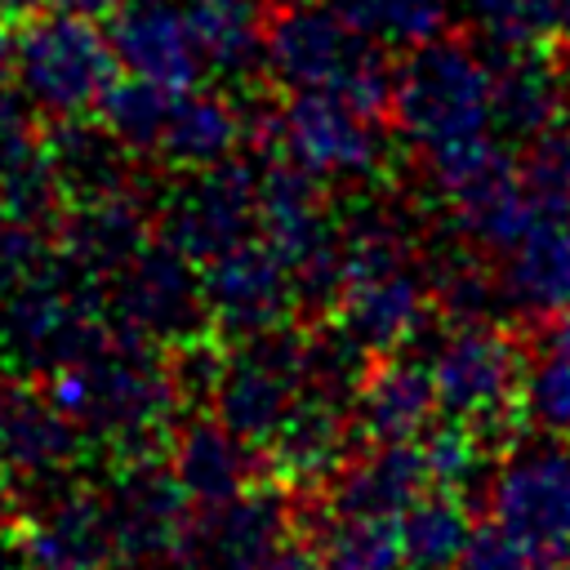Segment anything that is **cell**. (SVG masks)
<instances>
[{
    "label": "cell",
    "instance_id": "obj_12",
    "mask_svg": "<svg viewBox=\"0 0 570 570\" xmlns=\"http://www.w3.org/2000/svg\"><path fill=\"white\" fill-rule=\"evenodd\" d=\"M490 521L534 557L570 543V445L557 436L517 445L490 476Z\"/></svg>",
    "mask_w": 570,
    "mask_h": 570
},
{
    "label": "cell",
    "instance_id": "obj_7",
    "mask_svg": "<svg viewBox=\"0 0 570 570\" xmlns=\"http://www.w3.org/2000/svg\"><path fill=\"white\" fill-rule=\"evenodd\" d=\"M258 240H267L294 276L298 303L325 307L343 285L338 227L325 214L321 183L298 165H258Z\"/></svg>",
    "mask_w": 570,
    "mask_h": 570
},
{
    "label": "cell",
    "instance_id": "obj_25",
    "mask_svg": "<svg viewBox=\"0 0 570 570\" xmlns=\"http://www.w3.org/2000/svg\"><path fill=\"white\" fill-rule=\"evenodd\" d=\"M254 445H245L236 432H227L218 419H191L174 436L169 472L187 490L196 508L227 503L245 485H254Z\"/></svg>",
    "mask_w": 570,
    "mask_h": 570
},
{
    "label": "cell",
    "instance_id": "obj_11",
    "mask_svg": "<svg viewBox=\"0 0 570 570\" xmlns=\"http://www.w3.org/2000/svg\"><path fill=\"white\" fill-rule=\"evenodd\" d=\"M102 508H107V530L120 561L165 566L187 552L196 503L187 499L178 476L165 463H156V454L125 459Z\"/></svg>",
    "mask_w": 570,
    "mask_h": 570
},
{
    "label": "cell",
    "instance_id": "obj_22",
    "mask_svg": "<svg viewBox=\"0 0 570 570\" xmlns=\"http://www.w3.org/2000/svg\"><path fill=\"white\" fill-rule=\"evenodd\" d=\"M22 557L31 570H107L116 548L102 499L85 490L53 499L22 534Z\"/></svg>",
    "mask_w": 570,
    "mask_h": 570
},
{
    "label": "cell",
    "instance_id": "obj_13",
    "mask_svg": "<svg viewBox=\"0 0 570 570\" xmlns=\"http://www.w3.org/2000/svg\"><path fill=\"white\" fill-rule=\"evenodd\" d=\"M107 312L120 330L151 343H187L205 325L200 267L169 240H147L107 289Z\"/></svg>",
    "mask_w": 570,
    "mask_h": 570
},
{
    "label": "cell",
    "instance_id": "obj_36",
    "mask_svg": "<svg viewBox=\"0 0 570 570\" xmlns=\"http://www.w3.org/2000/svg\"><path fill=\"white\" fill-rule=\"evenodd\" d=\"M476 36L499 53H525L557 36L561 0H454Z\"/></svg>",
    "mask_w": 570,
    "mask_h": 570
},
{
    "label": "cell",
    "instance_id": "obj_29",
    "mask_svg": "<svg viewBox=\"0 0 570 570\" xmlns=\"http://www.w3.org/2000/svg\"><path fill=\"white\" fill-rule=\"evenodd\" d=\"M183 13L205 71L236 80L263 58V18L254 0H183Z\"/></svg>",
    "mask_w": 570,
    "mask_h": 570
},
{
    "label": "cell",
    "instance_id": "obj_41",
    "mask_svg": "<svg viewBox=\"0 0 570 570\" xmlns=\"http://www.w3.org/2000/svg\"><path fill=\"white\" fill-rule=\"evenodd\" d=\"M419 454H423V468H428V485L463 490L481 472V432L463 419H450V423L423 432Z\"/></svg>",
    "mask_w": 570,
    "mask_h": 570
},
{
    "label": "cell",
    "instance_id": "obj_42",
    "mask_svg": "<svg viewBox=\"0 0 570 570\" xmlns=\"http://www.w3.org/2000/svg\"><path fill=\"white\" fill-rule=\"evenodd\" d=\"M432 303H441L454 321H481L499 298H494V272L472 258V254H450L445 263H436V272L428 276Z\"/></svg>",
    "mask_w": 570,
    "mask_h": 570
},
{
    "label": "cell",
    "instance_id": "obj_40",
    "mask_svg": "<svg viewBox=\"0 0 570 570\" xmlns=\"http://www.w3.org/2000/svg\"><path fill=\"white\" fill-rule=\"evenodd\" d=\"M517 174L539 218H570V120H552L548 129H539Z\"/></svg>",
    "mask_w": 570,
    "mask_h": 570
},
{
    "label": "cell",
    "instance_id": "obj_15",
    "mask_svg": "<svg viewBox=\"0 0 570 570\" xmlns=\"http://www.w3.org/2000/svg\"><path fill=\"white\" fill-rule=\"evenodd\" d=\"M289 534V508L276 490L245 485L227 503L196 508L183 561L200 570H267Z\"/></svg>",
    "mask_w": 570,
    "mask_h": 570
},
{
    "label": "cell",
    "instance_id": "obj_26",
    "mask_svg": "<svg viewBox=\"0 0 570 570\" xmlns=\"http://www.w3.org/2000/svg\"><path fill=\"white\" fill-rule=\"evenodd\" d=\"M428 485L419 441H383L361 459H343L330 476V512H387L396 517Z\"/></svg>",
    "mask_w": 570,
    "mask_h": 570
},
{
    "label": "cell",
    "instance_id": "obj_4",
    "mask_svg": "<svg viewBox=\"0 0 570 570\" xmlns=\"http://www.w3.org/2000/svg\"><path fill=\"white\" fill-rule=\"evenodd\" d=\"M9 67L18 76V94L53 120L98 111L102 94L116 85L120 71L111 40L94 22V13L62 4L22 22V31L13 36Z\"/></svg>",
    "mask_w": 570,
    "mask_h": 570
},
{
    "label": "cell",
    "instance_id": "obj_3",
    "mask_svg": "<svg viewBox=\"0 0 570 570\" xmlns=\"http://www.w3.org/2000/svg\"><path fill=\"white\" fill-rule=\"evenodd\" d=\"M490 85L494 67L468 40L436 36L405 49V62L392 71L387 111L410 142L432 151L490 129Z\"/></svg>",
    "mask_w": 570,
    "mask_h": 570
},
{
    "label": "cell",
    "instance_id": "obj_38",
    "mask_svg": "<svg viewBox=\"0 0 570 570\" xmlns=\"http://www.w3.org/2000/svg\"><path fill=\"white\" fill-rule=\"evenodd\" d=\"M410 263V227L392 209H361L338 227V267L343 281L383 276Z\"/></svg>",
    "mask_w": 570,
    "mask_h": 570
},
{
    "label": "cell",
    "instance_id": "obj_37",
    "mask_svg": "<svg viewBox=\"0 0 570 570\" xmlns=\"http://www.w3.org/2000/svg\"><path fill=\"white\" fill-rule=\"evenodd\" d=\"M512 169H517V160L508 156V147L490 129L454 138V142L428 151V178H432V187H436V196L445 205L481 191L485 183H494V178H503Z\"/></svg>",
    "mask_w": 570,
    "mask_h": 570
},
{
    "label": "cell",
    "instance_id": "obj_51",
    "mask_svg": "<svg viewBox=\"0 0 570 570\" xmlns=\"http://www.w3.org/2000/svg\"><path fill=\"white\" fill-rule=\"evenodd\" d=\"M0 4H4V9H36L40 0H0Z\"/></svg>",
    "mask_w": 570,
    "mask_h": 570
},
{
    "label": "cell",
    "instance_id": "obj_21",
    "mask_svg": "<svg viewBox=\"0 0 570 570\" xmlns=\"http://www.w3.org/2000/svg\"><path fill=\"white\" fill-rule=\"evenodd\" d=\"M347 428H352V414L338 405V392L307 387L298 405L285 414V423L276 428V436L267 441V454L285 481H298V485L325 481L347 459Z\"/></svg>",
    "mask_w": 570,
    "mask_h": 570
},
{
    "label": "cell",
    "instance_id": "obj_44",
    "mask_svg": "<svg viewBox=\"0 0 570 570\" xmlns=\"http://www.w3.org/2000/svg\"><path fill=\"white\" fill-rule=\"evenodd\" d=\"M454 570H534V552L499 521H472Z\"/></svg>",
    "mask_w": 570,
    "mask_h": 570
},
{
    "label": "cell",
    "instance_id": "obj_34",
    "mask_svg": "<svg viewBox=\"0 0 570 570\" xmlns=\"http://www.w3.org/2000/svg\"><path fill=\"white\" fill-rule=\"evenodd\" d=\"M174 94L178 89H165V85L142 80V76L116 80L98 102L102 129L120 142L125 156H156V142H160V129H165Z\"/></svg>",
    "mask_w": 570,
    "mask_h": 570
},
{
    "label": "cell",
    "instance_id": "obj_52",
    "mask_svg": "<svg viewBox=\"0 0 570 570\" xmlns=\"http://www.w3.org/2000/svg\"><path fill=\"white\" fill-rule=\"evenodd\" d=\"M561 557H566V570H570V543H566V548H561Z\"/></svg>",
    "mask_w": 570,
    "mask_h": 570
},
{
    "label": "cell",
    "instance_id": "obj_43",
    "mask_svg": "<svg viewBox=\"0 0 570 570\" xmlns=\"http://www.w3.org/2000/svg\"><path fill=\"white\" fill-rule=\"evenodd\" d=\"M49 263H53V249L45 240V227L0 218V294L18 289L22 281L45 272Z\"/></svg>",
    "mask_w": 570,
    "mask_h": 570
},
{
    "label": "cell",
    "instance_id": "obj_2",
    "mask_svg": "<svg viewBox=\"0 0 570 570\" xmlns=\"http://www.w3.org/2000/svg\"><path fill=\"white\" fill-rule=\"evenodd\" d=\"M263 62L285 89H325L365 116L387 111V53L334 0H281L263 22Z\"/></svg>",
    "mask_w": 570,
    "mask_h": 570
},
{
    "label": "cell",
    "instance_id": "obj_31",
    "mask_svg": "<svg viewBox=\"0 0 570 570\" xmlns=\"http://www.w3.org/2000/svg\"><path fill=\"white\" fill-rule=\"evenodd\" d=\"M543 343L521 374V419L548 436L570 432V307L543 321Z\"/></svg>",
    "mask_w": 570,
    "mask_h": 570
},
{
    "label": "cell",
    "instance_id": "obj_6",
    "mask_svg": "<svg viewBox=\"0 0 570 570\" xmlns=\"http://www.w3.org/2000/svg\"><path fill=\"white\" fill-rule=\"evenodd\" d=\"M312 387V343L303 334L267 330L254 338H240V347L214 370V419L236 432L245 445L267 450L285 414L298 405V396Z\"/></svg>",
    "mask_w": 570,
    "mask_h": 570
},
{
    "label": "cell",
    "instance_id": "obj_33",
    "mask_svg": "<svg viewBox=\"0 0 570 570\" xmlns=\"http://www.w3.org/2000/svg\"><path fill=\"white\" fill-rule=\"evenodd\" d=\"M316 552L325 570H405L401 530L387 512H330Z\"/></svg>",
    "mask_w": 570,
    "mask_h": 570
},
{
    "label": "cell",
    "instance_id": "obj_50",
    "mask_svg": "<svg viewBox=\"0 0 570 570\" xmlns=\"http://www.w3.org/2000/svg\"><path fill=\"white\" fill-rule=\"evenodd\" d=\"M557 36L570 45V0H561V22H557Z\"/></svg>",
    "mask_w": 570,
    "mask_h": 570
},
{
    "label": "cell",
    "instance_id": "obj_30",
    "mask_svg": "<svg viewBox=\"0 0 570 570\" xmlns=\"http://www.w3.org/2000/svg\"><path fill=\"white\" fill-rule=\"evenodd\" d=\"M40 151L49 156L62 191H76V196H89V191H102V187H116L125 183L120 178V142L102 129V125H89L85 116H62L53 120V129L45 134Z\"/></svg>",
    "mask_w": 570,
    "mask_h": 570
},
{
    "label": "cell",
    "instance_id": "obj_19",
    "mask_svg": "<svg viewBox=\"0 0 570 570\" xmlns=\"http://www.w3.org/2000/svg\"><path fill=\"white\" fill-rule=\"evenodd\" d=\"M494 298L521 321H552L570 307V218H534L503 249Z\"/></svg>",
    "mask_w": 570,
    "mask_h": 570
},
{
    "label": "cell",
    "instance_id": "obj_49",
    "mask_svg": "<svg viewBox=\"0 0 570 570\" xmlns=\"http://www.w3.org/2000/svg\"><path fill=\"white\" fill-rule=\"evenodd\" d=\"M9 53H13V36H9L4 27H0V71L9 67Z\"/></svg>",
    "mask_w": 570,
    "mask_h": 570
},
{
    "label": "cell",
    "instance_id": "obj_5",
    "mask_svg": "<svg viewBox=\"0 0 570 570\" xmlns=\"http://www.w3.org/2000/svg\"><path fill=\"white\" fill-rule=\"evenodd\" d=\"M89 276H80L62 254L22 281L18 289L0 294V352L22 370H58L62 361H76L94 352L107 334V298H98Z\"/></svg>",
    "mask_w": 570,
    "mask_h": 570
},
{
    "label": "cell",
    "instance_id": "obj_1",
    "mask_svg": "<svg viewBox=\"0 0 570 570\" xmlns=\"http://www.w3.org/2000/svg\"><path fill=\"white\" fill-rule=\"evenodd\" d=\"M49 401L71 419L76 432H94L125 459L156 454L178 410V379L160 361L151 338H138L111 321V334L49 370Z\"/></svg>",
    "mask_w": 570,
    "mask_h": 570
},
{
    "label": "cell",
    "instance_id": "obj_9",
    "mask_svg": "<svg viewBox=\"0 0 570 570\" xmlns=\"http://www.w3.org/2000/svg\"><path fill=\"white\" fill-rule=\"evenodd\" d=\"M267 138H276L281 156L316 183L370 178L387 151L379 116L325 89H289V102L267 120Z\"/></svg>",
    "mask_w": 570,
    "mask_h": 570
},
{
    "label": "cell",
    "instance_id": "obj_23",
    "mask_svg": "<svg viewBox=\"0 0 570 570\" xmlns=\"http://www.w3.org/2000/svg\"><path fill=\"white\" fill-rule=\"evenodd\" d=\"M76 454L71 419L31 387L0 374V468L18 476L58 472Z\"/></svg>",
    "mask_w": 570,
    "mask_h": 570
},
{
    "label": "cell",
    "instance_id": "obj_46",
    "mask_svg": "<svg viewBox=\"0 0 570 570\" xmlns=\"http://www.w3.org/2000/svg\"><path fill=\"white\" fill-rule=\"evenodd\" d=\"M267 570H325V557L316 548H303V543H281V552L267 561Z\"/></svg>",
    "mask_w": 570,
    "mask_h": 570
},
{
    "label": "cell",
    "instance_id": "obj_16",
    "mask_svg": "<svg viewBox=\"0 0 570 570\" xmlns=\"http://www.w3.org/2000/svg\"><path fill=\"white\" fill-rule=\"evenodd\" d=\"M334 330L352 338L365 356H387L410 347L428 316H432V289L428 276H419L410 263L383 276L343 281L334 294Z\"/></svg>",
    "mask_w": 570,
    "mask_h": 570
},
{
    "label": "cell",
    "instance_id": "obj_35",
    "mask_svg": "<svg viewBox=\"0 0 570 570\" xmlns=\"http://www.w3.org/2000/svg\"><path fill=\"white\" fill-rule=\"evenodd\" d=\"M383 49H414L445 36L454 0H334Z\"/></svg>",
    "mask_w": 570,
    "mask_h": 570
},
{
    "label": "cell",
    "instance_id": "obj_27",
    "mask_svg": "<svg viewBox=\"0 0 570 570\" xmlns=\"http://www.w3.org/2000/svg\"><path fill=\"white\" fill-rule=\"evenodd\" d=\"M561 107H566L561 76L543 58H534V49L503 53L490 85V129H499L503 138L530 142L539 129L561 120Z\"/></svg>",
    "mask_w": 570,
    "mask_h": 570
},
{
    "label": "cell",
    "instance_id": "obj_28",
    "mask_svg": "<svg viewBox=\"0 0 570 570\" xmlns=\"http://www.w3.org/2000/svg\"><path fill=\"white\" fill-rule=\"evenodd\" d=\"M396 530H401V566L405 570H454L459 552L468 543V530H472V512L463 508L459 490L423 485L396 512Z\"/></svg>",
    "mask_w": 570,
    "mask_h": 570
},
{
    "label": "cell",
    "instance_id": "obj_39",
    "mask_svg": "<svg viewBox=\"0 0 570 570\" xmlns=\"http://www.w3.org/2000/svg\"><path fill=\"white\" fill-rule=\"evenodd\" d=\"M58 205H62V183L36 138L0 156V218L45 227L58 214Z\"/></svg>",
    "mask_w": 570,
    "mask_h": 570
},
{
    "label": "cell",
    "instance_id": "obj_47",
    "mask_svg": "<svg viewBox=\"0 0 570 570\" xmlns=\"http://www.w3.org/2000/svg\"><path fill=\"white\" fill-rule=\"evenodd\" d=\"M62 9H80V13H102V9H116L120 0H58Z\"/></svg>",
    "mask_w": 570,
    "mask_h": 570
},
{
    "label": "cell",
    "instance_id": "obj_14",
    "mask_svg": "<svg viewBox=\"0 0 570 570\" xmlns=\"http://www.w3.org/2000/svg\"><path fill=\"white\" fill-rule=\"evenodd\" d=\"M298 294H294V276L281 263V254L249 236L223 254H214L209 263H200V307L205 321L223 334L254 338L267 330H281L285 316L294 312Z\"/></svg>",
    "mask_w": 570,
    "mask_h": 570
},
{
    "label": "cell",
    "instance_id": "obj_10",
    "mask_svg": "<svg viewBox=\"0 0 570 570\" xmlns=\"http://www.w3.org/2000/svg\"><path fill=\"white\" fill-rule=\"evenodd\" d=\"M258 232V165L223 160L187 169V183L160 205V240H169L196 267Z\"/></svg>",
    "mask_w": 570,
    "mask_h": 570
},
{
    "label": "cell",
    "instance_id": "obj_24",
    "mask_svg": "<svg viewBox=\"0 0 570 570\" xmlns=\"http://www.w3.org/2000/svg\"><path fill=\"white\" fill-rule=\"evenodd\" d=\"M245 138V120L236 111L232 98H223L218 89H178L156 142V156L169 160L174 169H209L236 156Z\"/></svg>",
    "mask_w": 570,
    "mask_h": 570
},
{
    "label": "cell",
    "instance_id": "obj_17",
    "mask_svg": "<svg viewBox=\"0 0 570 570\" xmlns=\"http://www.w3.org/2000/svg\"><path fill=\"white\" fill-rule=\"evenodd\" d=\"M151 240V214L125 183L76 196L58 223V254L89 281H111Z\"/></svg>",
    "mask_w": 570,
    "mask_h": 570
},
{
    "label": "cell",
    "instance_id": "obj_8",
    "mask_svg": "<svg viewBox=\"0 0 570 570\" xmlns=\"http://www.w3.org/2000/svg\"><path fill=\"white\" fill-rule=\"evenodd\" d=\"M432 387H436V410L450 419L481 428H499L521 414V374L525 356L517 338L499 325L481 321H459L432 352L428 361Z\"/></svg>",
    "mask_w": 570,
    "mask_h": 570
},
{
    "label": "cell",
    "instance_id": "obj_18",
    "mask_svg": "<svg viewBox=\"0 0 570 570\" xmlns=\"http://www.w3.org/2000/svg\"><path fill=\"white\" fill-rule=\"evenodd\" d=\"M107 40L129 76L156 80L165 89H191L205 76L187 13L174 0H120Z\"/></svg>",
    "mask_w": 570,
    "mask_h": 570
},
{
    "label": "cell",
    "instance_id": "obj_48",
    "mask_svg": "<svg viewBox=\"0 0 570 570\" xmlns=\"http://www.w3.org/2000/svg\"><path fill=\"white\" fill-rule=\"evenodd\" d=\"M0 570H31V566H27V557H22V552L13 557V552H4V548H0Z\"/></svg>",
    "mask_w": 570,
    "mask_h": 570
},
{
    "label": "cell",
    "instance_id": "obj_20",
    "mask_svg": "<svg viewBox=\"0 0 570 570\" xmlns=\"http://www.w3.org/2000/svg\"><path fill=\"white\" fill-rule=\"evenodd\" d=\"M352 392V423L370 445L419 441L436 419V387L428 365L401 352H387L379 365L361 370Z\"/></svg>",
    "mask_w": 570,
    "mask_h": 570
},
{
    "label": "cell",
    "instance_id": "obj_32",
    "mask_svg": "<svg viewBox=\"0 0 570 570\" xmlns=\"http://www.w3.org/2000/svg\"><path fill=\"white\" fill-rule=\"evenodd\" d=\"M450 218H454V227H459L476 249L503 254L539 214H534V205H530V196H525V187H521V174L512 169V174L485 183L481 191L454 200V205H450Z\"/></svg>",
    "mask_w": 570,
    "mask_h": 570
},
{
    "label": "cell",
    "instance_id": "obj_53",
    "mask_svg": "<svg viewBox=\"0 0 570 570\" xmlns=\"http://www.w3.org/2000/svg\"><path fill=\"white\" fill-rule=\"evenodd\" d=\"M534 570H566V566H534Z\"/></svg>",
    "mask_w": 570,
    "mask_h": 570
},
{
    "label": "cell",
    "instance_id": "obj_45",
    "mask_svg": "<svg viewBox=\"0 0 570 570\" xmlns=\"http://www.w3.org/2000/svg\"><path fill=\"white\" fill-rule=\"evenodd\" d=\"M31 142V129H27V111L22 102L0 85V156H9L13 147Z\"/></svg>",
    "mask_w": 570,
    "mask_h": 570
}]
</instances>
